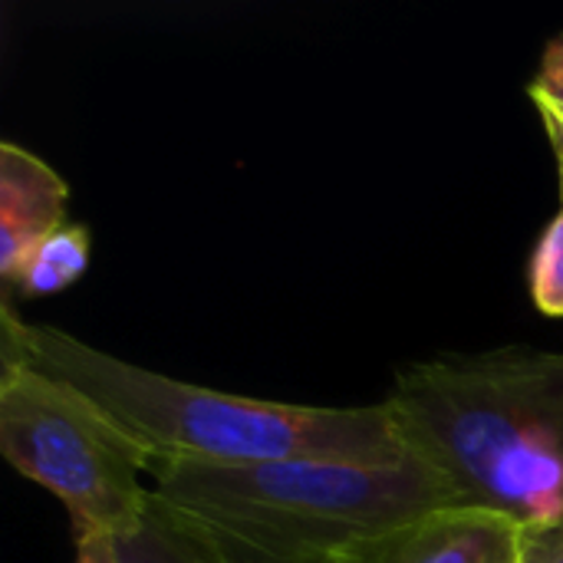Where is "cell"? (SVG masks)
Wrapping results in <instances>:
<instances>
[{"instance_id": "obj_8", "label": "cell", "mask_w": 563, "mask_h": 563, "mask_svg": "<svg viewBox=\"0 0 563 563\" xmlns=\"http://www.w3.org/2000/svg\"><path fill=\"white\" fill-rule=\"evenodd\" d=\"M89 228L86 224H63L59 231H53L46 241H40L30 257L23 261L20 274L7 284V297L16 290V297L23 300H36V297H53L66 287H73L86 267H89Z\"/></svg>"}, {"instance_id": "obj_9", "label": "cell", "mask_w": 563, "mask_h": 563, "mask_svg": "<svg viewBox=\"0 0 563 563\" xmlns=\"http://www.w3.org/2000/svg\"><path fill=\"white\" fill-rule=\"evenodd\" d=\"M531 300L544 317H563V208L541 231L528 264Z\"/></svg>"}, {"instance_id": "obj_3", "label": "cell", "mask_w": 563, "mask_h": 563, "mask_svg": "<svg viewBox=\"0 0 563 563\" xmlns=\"http://www.w3.org/2000/svg\"><path fill=\"white\" fill-rule=\"evenodd\" d=\"M155 495L181 511L221 563H350L379 538L452 508L416 459L389 468L343 462H172Z\"/></svg>"}, {"instance_id": "obj_13", "label": "cell", "mask_w": 563, "mask_h": 563, "mask_svg": "<svg viewBox=\"0 0 563 563\" xmlns=\"http://www.w3.org/2000/svg\"><path fill=\"white\" fill-rule=\"evenodd\" d=\"M554 158H558V175H561V195H563V142H551Z\"/></svg>"}, {"instance_id": "obj_1", "label": "cell", "mask_w": 563, "mask_h": 563, "mask_svg": "<svg viewBox=\"0 0 563 563\" xmlns=\"http://www.w3.org/2000/svg\"><path fill=\"white\" fill-rule=\"evenodd\" d=\"M0 353L92 402L135 449L145 475L172 462H343L369 468L409 462L386 402L294 406L181 383L96 350L59 327L20 320L7 294Z\"/></svg>"}, {"instance_id": "obj_7", "label": "cell", "mask_w": 563, "mask_h": 563, "mask_svg": "<svg viewBox=\"0 0 563 563\" xmlns=\"http://www.w3.org/2000/svg\"><path fill=\"white\" fill-rule=\"evenodd\" d=\"M115 563H221V558L214 544L152 488L142 518L115 534Z\"/></svg>"}, {"instance_id": "obj_10", "label": "cell", "mask_w": 563, "mask_h": 563, "mask_svg": "<svg viewBox=\"0 0 563 563\" xmlns=\"http://www.w3.org/2000/svg\"><path fill=\"white\" fill-rule=\"evenodd\" d=\"M528 96L544 119L548 139L563 142V33L548 40L541 66H538L534 79L528 82Z\"/></svg>"}, {"instance_id": "obj_2", "label": "cell", "mask_w": 563, "mask_h": 563, "mask_svg": "<svg viewBox=\"0 0 563 563\" xmlns=\"http://www.w3.org/2000/svg\"><path fill=\"white\" fill-rule=\"evenodd\" d=\"M383 402L409 459L459 508L521 531L563 528V353L501 346L412 363Z\"/></svg>"}, {"instance_id": "obj_11", "label": "cell", "mask_w": 563, "mask_h": 563, "mask_svg": "<svg viewBox=\"0 0 563 563\" xmlns=\"http://www.w3.org/2000/svg\"><path fill=\"white\" fill-rule=\"evenodd\" d=\"M518 563H563V528L521 531Z\"/></svg>"}, {"instance_id": "obj_12", "label": "cell", "mask_w": 563, "mask_h": 563, "mask_svg": "<svg viewBox=\"0 0 563 563\" xmlns=\"http://www.w3.org/2000/svg\"><path fill=\"white\" fill-rule=\"evenodd\" d=\"M76 563H115V538L102 531L76 534Z\"/></svg>"}, {"instance_id": "obj_6", "label": "cell", "mask_w": 563, "mask_h": 563, "mask_svg": "<svg viewBox=\"0 0 563 563\" xmlns=\"http://www.w3.org/2000/svg\"><path fill=\"white\" fill-rule=\"evenodd\" d=\"M69 224V185L36 152L0 142V277L10 284L30 251Z\"/></svg>"}, {"instance_id": "obj_5", "label": "cell", "mask_w": 563, "mask_h": 563, "mask_svg": "<svg viewBox=\"0 0 563 563\" xmlns=\"http://www.w3.org/2000/svg\"><path fill=\"white\" fill-rule=\"evenodd\" d=\"M521 528L478 508H439L360 551L350 563H518Z\"/></svg>"}, {"instance_id": "obj_4", "label": "cell", "mask_w": 563, "mask_h": 563, "mask_svg": "<svg viewBox=\"0 0 563 563\" xmlns=\"http://www.w3.org/2000/svg\"><path fill=\"white\" fill-rule=\"evenodd\" d=\"M0 452L33 485L59 498L73 531H129L152 488L142 459L66 383L0 353Z\"/></svg>"}]
</instances>
